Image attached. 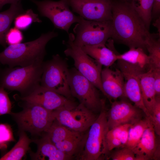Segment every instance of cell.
Instances as JSON below:
<instances>
[{
  "instance_id": "cell-31",
  "label": "cell",
  "mask_w": 160,
  "mask_h": 160,
  "mask_svg": "<svg viewBox=\"0 0 160 160\" xmlns=\"http://www.w3.org/2000/svg\"><path fill=\"white\" fill-rule=\"evenodd\" d=\"M119 149L112 153L110 158L113 160H137L133 150L125 147L118 148Z\"/></svg>"
},
{
  "instance_id": "cell-27",
  "label": "cell",
  "mask_w": 160,
  "mask_h": 160,
  "mask_svg": "<svg viewBox=\"0 0 160 160\" xmlns=\"http://www.w3.org/2000/svg\"><path fill=\"white\" fill-rule=\"evenodd\" d=\"M146 48L149 53V69L160 68V34H152L146 42Z\"/></svg>"
},
{
  "instance_id": "cell-9",
  "label": "cell",
  "mask_w": 160,
  "mask_h": 160,
  "mask_svg": "<svg viewBox=\"0 0 160 160\" xmlns=\"http://www.w3.org/2000/svg\"><path fill=\"white\" fill-rule=\"evenodd\" d=\"M37 6L40 15L48 18L55 28L68 33L72 25L79 23L82 17L76 15L70 9L67 0H31Z\"/></svg>"
},
{
  "instance_id": "cell-41",
  "label": "cell",
  "mask_w": 160,
  "mask_h": 160,
  "mask_svg": "<svg viewBox=\"0 0 160 160\" xmlns=\"http://www.w3.org/2000/svg\"></svg>"
},
{
  "instance_id": "cell-26",
  "label": "cell",
  "mask_w": 160,
  "mask_h": 160,
  "mask_svg": "<svg viewBox=\"0 0 160 160\" xmlns=\"http://www.w3.org/2000/svg\"><path fill=\"white\" fill-rule=\"evenodd\" d=\"M154 0H128L149 31L152 20V11Z\"/></svg>"
},
{
  "instance_id": "cell-11",
  "label": "cell",
  "mask_w": 160,
  "mask_h": 160,
  "mask_svg": "<svg viewBox=\"0 0 160 160\" xmlns=\"http://www.w3.org/2000/svg\"><path fill=\"white\" fill-rule=\"evenodd\" d=\"M55 119L61 124L75 132L88 130L97 116L79 103L75 106L64 107L53 111Z\"/></svg>"
},
{
  "instance_id": "cell-36",
  "label": "cell",
  "mask_w": 160,
  "mask_h": 160,
  "mask_svg": "<svg viewBox=\"0 0 160 160\" xmlns=\"http://www.w3.org/2000/svg\"><path fill=\"white\" fill-rule=\"evenodd\" d=\"M132 124H127L122 130L120 137V140L122 148L126 146L128 141L129 129Z\"/></svg>"
},
{
  "instance_id": "cell-6",
  "label": "cell",
  "mask_w": 160,
  "mask_h": 160,
  "mask_svg": "<svg viewBox=\"0 0 160 160\" xmlns=\"http://www.w3.org/2000/svg\"><path fill=\"white\" fill-rule=\"evenodd\" d=\"M23 102L22 111L10 113L20 130L35 135L46 132L55 120L53 111L37 105Z\"/></svg>"
},
{
  "instance_id": "cell-19",
  "label": "cell",
  "mask_w": 160,
  "mask_h": 160,
  "mask_svg": "<svg viewBox=\"0 0 160 160\" xmlns=\"http://www.w3.org/2000/svg\"><path fill=\"white\" fill-rule=\"evenodd\" d=\"M90 57L101 65L109 67L117 60V54L105 44L85 46L81 47Z\"/></svg>"
},
{
  "instance_id": "cell-16",
  "label": "cell",
  "mask_w": 160,
  "mask_h": 160,
  "mask_svg": "<svg viewBox=\"0 0 160 160\" xmlns=\"http://www.w3.org/2000/svg\"><path fill=\"white\" fill-rule=\"evenodd\" d=\"M101 79L103 94L111 102L112 100L126 97L124 79L119 69L113 70L106 67L102 70Z\"/></svg>"
},
{
  "instance_id": "cell-12",
  "label": "cell",
  "mask_w": 160,
  "mask_h": 160,
  "mask_svg": "<svg viewBox=\"0 0 160 160\" xmlns=\"http://www.w3.org/2000/svg\"><path fill=\"white\" fill-rule=\"evenodd\" d=\"M72 11L84 19L97 21H111V0H67Z\"/></svg>"
},
{
  "instance_id": "cell-7",
  "label": "cell",
  "mask_w": 160,
  "mask_h": 160,
  "mask_svg": "<svg viewBox=\"0 0 160 160\" xmlns=\"http://www.w3.org/2000/svg\"><path fill=\"white\" fill-rule=\"evenodd\" d=\"M73 31L75 34L73 43L76 46L105 44L111 36V20L97 21L82 18L75 26Z\"/></svg>"
},
{
  "instance_id": "cell-21",
  "label": "cell",
  "mask_w": 160,
  "mask_h": 160,
  "mask_svg": "<svg viewBox=\"0 0 160 160\" xmlns=\"http://www.w3.org/2000/svg\"><path fill=\"white\" fill-rule=\"evenodd\" d=\"M24 10L21 1L11 4L7 9L0 12V45L6 48L5 37L15 18Z\"/></svg>"
},
{
  "instance_id": "cell-22",
  "label": "cell",
  "mask_w": 160,
  "mask_h": 160,
  "mask_svg": "<svg viewBox=\"0 0 160 160\" xmlns=\"http://www.w3.org/2000/svg\"><path fill=\"white\" fill-rule=\"evenodd\" d=\"M143 49L131 48L129 50L117 55L118 60H121L146 71L149 69L150 60L148 55Z\"/></svg>"
},
{
  "instance_id": "cell-2",
  "label": "cell",
  "mask_w": 160,
  "mask_h": 160,
  "mask_svg": "<svg viewBox=\"0 0 160 160\" xmlns=\"http://www.w3.org/2000/svg\"><path fill=\"white\" fill-rule=\"evenodd\" d=\"M58 36V33L53 31L42 33L33 41L9 45L0 52V63L13 68L28 66L44 61L47 43Z\"/></svg>"
},
{
  "instance_id": "cell-5",
  "label": "cell",
  "mask_w": 160,
  "mask_h": 160,
  "mask_svg": "<svg viewBox=\"0 0 160 160\" xmlns=\"http://www.w3.org/2000/svg\"><path fill=\"white\" fill-rule=\"evenodd\" d=\"M66 60L59 55L44 62L40 84L69 99L73 100L70 91L69 69Z\"/></svg>"
},
{
  "instance_id": "cell-40",
  "label": "cell",
  "mask_w": 160,
  "mask_h": 160,
  "mask_svg": "<svg viewBox=\"0 0 160 160\" xmlns=\"http://www.w3.org/2000/svg\"><path fill=\"white\" fill-rule=\"evenodd\" d=\"M123 1H125L126 0H123Z\"/></svg>"
},
{
  "instance_id": "cell-14",
  "label": "cell",
  "mask_w": 160,
  "mask_h": 160,
  "mask_svg": "<svg viewBox=\"0 0 160 160\" xmlns=\"http://www.w3.org/2000/svg\"><path fill=\"white\" fill-rule=\"evenodd\" d=\"M23 101L39 105L53 111L62 108L77 104L72 100L39 85L28 95L19 97Z\"/></svg>"
},
{
  "instance_id": "cell-24",
  "label": "cell",
  "mask_w": 160,
  "mask_h": 160,
  "mask_svg": "<svg viewBox=\"0 0 160 160\" xmlns=\"http://www.w3.org/2000/svg\"><path fill=\"white\" fill-rule=\"evenodd\" d=\"M83 133L77 132L54 145L60 151L73 158L77 156L81 149L85 136Z\"/></svg>"
},
{
  "instance_id": "cell-3",
  "label": "cell",
  "mask_w": 160,
  "mask_h": 160,
  "mask_svg": "<svg viewBox=\"0 0 160 160\" xmlns=\"http://www.w3.org/2000/svg\"><path fill=\"white\" fill-rule=\"evenodd\" d=\"M44 61L36 62L29 66L9 68L0 73V86L25 96L40 84Z\"/></svg>"
},
{
  "instance_id": "cell-32",
  "label": "cell",
  "mask_w": 160,
  "mask_h": 160,
  "mask_svg": "<svg viewBox=\"0 0 160 160\" xmlns=\"http://www.w3.org/2000/svg\"><path fill=\"white\" fill-rule=\"evenodd\" d=\"M150 119L156 134L160 136V97H156V102L153 108Z\"/></svg>"
},
{
  "instance_id": "cell-25",
  "label": "cell",
  "mask_w": 160,
  "mask_h": 160,
  "mask_svg": "<svg viewBox=\"0 0 160 160\" xmlns=\"http://www.w3.org/2000/svg\"><path fill=\"white\" fill-rule=\"evenodd\" d=\"M151 123L150 118L145 117L132 124L129 129L128 140L125 147L132 149H134L138 143L145 129Z\"/></svg>"
},
{
  "instance_id": "cell-13",
  "label": "cell",
  "mask_w": 160,
  "mask_h": 160,
  "mask_svg": "<svg viewBox=\"0 0 160 160\" xmlns=\"http://www.w3.org/2000/svg\"><path fill=\"white\" fill-rule=\"evenodd\" d=\"M117 61L118 69L124 79L126 97L133 102L135 105L141 109L146 117L150 118L151 115L143 101L140 82V74L145 71L122 60Z\"/></svg>"
},
{
  "instance_id": "cell-4",
  "label": "cell",
  "mask_w": 160,
  "mask_h": 160,
  "mask_svg": "<svg viewBox=\"0 0 160 160\" xmlns=\"http://www.w3.org/2000/svg\"><path fill=\"white\" fill-rule=\"evenodd\" d=\"M109 130L107 123L105 101L102 100L99 115L88 129L79 153L76 156L80 160H97L107 154L105 138Z\"/></svg>"
},
{
  "instance_id": "cell-28",
  "label": "cell",
  "mask_w": 160,
  "mask_h": 160,
  "mask_svg": "<svg viewBox=\"0 0 160 160\" xmlns=\"http://www.w3.org/2000/svg\"><path fill=\"white\" fill-rule=\"evenodd\" d=\"M77 132L61 124L55 119L45 133L51 141L55 144L65 140Z\"/></svg>"
},
{
  "instance_id": "cell-8",
  "label": "cell",
  "mask_w": 160,
  "mask_h": 160,
  "mask_svg": "<svg viewBox=\"0 0 160 160\" xmlns=\"http://www.w3.org/2000/svg\"><path fill=\"white\" fill-rule=\"evenodd\" d=\"M69 34L67 41H63L67 48L64 52L66 56L71 57L74 62L75 68L103 93L101 79L102 65L86 53L79 47L73 43L74 35Z\"/></svg>"
},
{
  "instance_id": "cell-34",
  "label": "cell",
  "mask_w": 160,
  "mask_h": 160,
  "mask_svg": "<svg viewBox=\"0 0 160 160\" xmlns=\"http://www.w3.org/2000/svg\"><path fill=\"white\" fill-rule=\"evenodd\" d=\"M23 39L24 36L21 30L15 27L10 28L5 37L6 43L9 45L21 43Z\"/></svg>"
},
{
  "instance_id": "cell-15",
  "label": "cell",
  "mask_w": 160,
  "mask_h": 160,
  "mask_svg": "<svg viewBox=\"0 0 160 160\" xmlns=\"http://www.w3.org/2000/svg\"><path fill=\"white\" fill-rule=\"evenodd\" d=\"M111 103V108L107 112L109 129L120 125L132 124L143 119L145 114L141 109L127 101L115 100Z\"/></svg>"
},
{
  "instance_id": "cell-29",
  "label": "cell",
  "mask_w": 160,
  "mask_h": 160,
  "mask_svg": "<svg viewBox=\"0 0 160 160\" xmlns=\"http://www.w3.org/2000/svg\"><path fill=\"white\" fill-rule=\"evenodd\" d=\"M41 22L38 15L34 13L31 9L25 11L17 16L14 20L15 27L20 30L27 29L33 23Z\"/></svg>"
},
{
  "instance_id": "cell-39",
  "label": "cell",
  "mask_w": 160,
  "mask_h": 160,
  "mask_svg": "<svg viewBox=\"0 0 160 160\" xmlns=\"http://www.w3.org/2000/svg\"><path fill=\"white\" fill-rule=\"evenodd\" d=\"M154 25L158 28V32L160 33V17H158L155 23L154 24Z\"/></svg>"
},
{
  "instance_id": "cell-35",
  "label": "cell",
  "mask_w": 160,
  "mask_h": 160,
  "mask_svg": "<svg viewBox=\"0 0 160 160\" xmlns=\"http://www.w3.org/2000/svg\"><path fill=\"white\" fill-rule=\"evenodd\" d=\"M151 69L153 71L154 86L156 97H160V68Z\"/></svg>"
},
{
  "instance_id": "cell-33",
  "label": "cell",
  "mask_w": 160,
  "mask_h": 160,
  "mask_svg": "<svg viewBox=\"0 0 160 160\" xmlns=\"http://www.w3.org/2000/svg\"><path fill=\"white\" fill-rule=\"evenodd\" d=\"M12 104L7 93L0 86V116L11 113Z\"/></svg>"
},
{
  "instance_id": "cell-23",
  "label": "cell",
  "mask_w": 160,
  "mask_h": 160,
  "mask_svg": "<svg viewBox=\"0 0 160 160\" xmlns=\"http://www.w3.org/2000/svg\"><path fill=\"white\" fill-rule=\"evenodd\" d=\"M33 140L25 131L20 130L19 139L12 148L0 158V160H20L30 150L29 145Z\"/></svg>"
},
{
  "instance_id": "cell-17",
  "label": "cell",
  "mask_w": 160,
  "mask_h": 160,
  "mask_svg": "<svg viewBox=\"0 0 160 160\" xmlns=\"http://www.w3.org/2000/svg\"><path fill=\"white\" fill-rule=\"evenodd\" d=\"M152 122L145 130L135 147L132 149L137 160H159L160 145Z\"/></svg>"
},
{
  "instance_id": "cell-10",
  "label": "cell",
  "mask_w": 160,
  "mask_h": 160,
  "mask_svg": "<svg viewBox=\"0 0 160 160\" xmlns=\"http://www.w3.org/2000/svg\"><path fill=\"white\" fill-rule=\"evenodd\" d=\"M69 84L72 97L92 111L100 112L102 99L98 89L75 68L69 69Z\"/></svg>"
},
{
  "instance_id": "cell-38",
  "label": "cell",
  "mask_w": 160,
  "mask_h": 160,
  "mask_svg": "<svg viewBox=\"0 0 160 160\" xmlns=\"http://www.w3.org/2000/svg\"><path fill=\"white\" fill-rule=\"evenodd\" d=\"M21 0H0V10L1 9L3 6L7 4H12L16 3Z\"/></svg>"
},
{
  "instance_id": "cell-20",
  "label": "cell",
  "mask_w": 160,
  "mask_h": 160,
  "mask_svg": "<svg viewBox=\"0 0 160 160\" xmlns=\"http://www.w3.org/2000/svg\"><path fill=\"white\" fill-rule=\"evenodd\" d=\"M139 79L143 101L151 117L156 100L152 69L141 73L139 76Z\"/></svg>"
},
{
  "instance_id": "cell-18",
  "label": "cell",
  "mask_w": 160,
  "mask_h": 160,
  "mask_svg": "<svg viewBox=\"0 0 160 160\" xmlns=\"http://www.w3.org/2000/svg\"><path fill=\"white\" fill-rule=\"evenodd\" d=\"M33 141L37 145V148L36 152L30 154L32 159L68 160L73 158L59 150L46 133L41 138Z\"/></svg>"
},
{
  "instance_id": "cell-37",
  "label": "cell",
  "mask_w": 160,
  "mask_h": 160,
  "mask_svg": "<svg viewBox=\"0 0 160 160\" xmlns=\"http://www.w3.org/2000/svg\"><path fill=\"white\" fill-rule=\"evenodd\" d=\"M160 12V0H154L152 11V18L159 17Z\"/></svg>"
},
{
  "instance_id": "cell-1",
  "label": "cell",
  "mask_w": 160,
  "mask_h": 160,
  "mask_svg": "<svg viewBox=\"0 0 160 160\" xmlns=\"http://www.w3.org/2000/svg\"><path fill=\"white\" fill-rule=\"evenodd\" d=\"M111 22L113 40L129 48L140 47L146 50V42L152 34L129 2L113 3Z\"/></svg>"
},
{
  "instance_id": "cell-30",
  "label": "cell",
  "mask_w": 160,
  "mask_h": 160,
  "mask_svg": "<svg viewBox=\"0 0 160 160\" xmlns=\"http://www.w3.org/2000/svg\"><path fill=\"white\" fill-rule=\"evenodd\" d=\"M12 130L7 124H0V149H7L9 143L14 141Z\"/></svg>"
}]
</instances>
